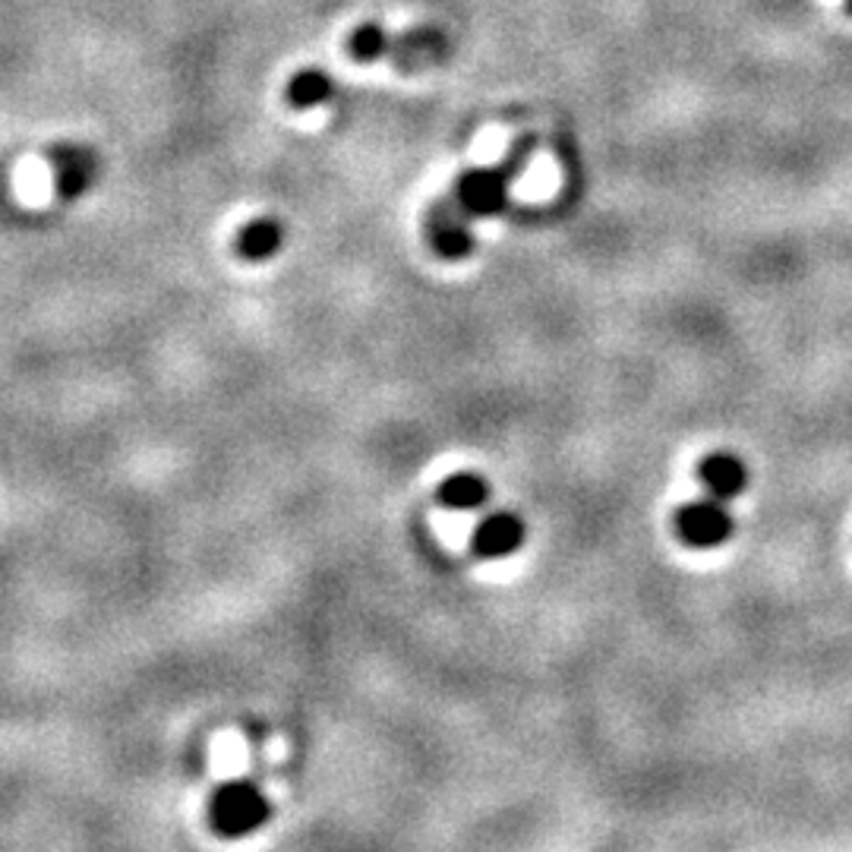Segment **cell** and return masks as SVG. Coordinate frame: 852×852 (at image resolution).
Segmentation results:
<instances>
[{
    "label": "cell",
    "instance_id": "7",
    "mask_svg": "<svg viewBox=\"0 0 852 852\" xmlns=\"http://www.w3.org/2000/svg\"><path fill=\"white\" fill-rule=\"evenodd\" d=\"M698 480L705 483V490L714 500H736L746 486H749V468L746 461L729 452H714L698 464Z\"/></svg>",
    "mask_w": 852,
    "mask_h": 852
},
{
    "label": "cell",
    "instance_id": "3",
    "mask_svg": "<svg viewBox=\"0 0 852 852\" xmlns=\"http://www.w3.org/2000/svg\"><path fill=\"white\" fill-rule=\"evenodd\" d=\"M515 177L500 167H480V171H468L461 174L455 184V203L471 218H490L500 215L502 208L509 206V184Z\"/></svg>",
    "mask_w": 852,
    "mask_h": 852
},
{
    "label": "cell",
    "instance_id": "12",
    "mask_svg": "<svg viewBox=\"0 0 852 852\" xmlns=\"http://www.w3.org/2000/svg\"><path fill=\"white\" fill-rule=\"evenodd\" d=\"M843 7H846V13H850V17H852V0H846V3H843Z\"/></svg>",
    "mask_w": 852,
    "mask_h": 852
},
{
    "label": "cell",
    "instance_id": "4",
    "mask_svg": "<svg viewBox=\"0 0 852 852\" xmlns=\"http://www.w3.org/2000/svg\"><path fill=\"white\" fill-rule=\"evenodd\" d=\"M468 218L471 215L458 206L455 196H452V203L445 199V203L430 208V215H427V237H430V247H433L439 259L455 263V259H464V256L474 253V234L468 228Z\"/></svg>",
    "mask_w": 852,
    "mask_h": 852
},
{
    "label": "cell",
    "instance_id": "2",
    "mask_svg": "<svg viewBox=\"0 0 852 852\" xmlns=\"http://www.w3.org/2000/svg\"><path fill=\"white\" fill-rule=\"evenodd\" d=\"M676 534L695 550H714L736 534V519L723 500H698L676 512Z\"/></svg>",
    "mask_w": 852,
    "mask_h": 852
},
{
    "label": "cell",
    "instance_id": "6",
    "mask_svg": "<svg viewBox=\"0 0 852 852\" xmlns=\"http://www.w3.org/2000/svg\"><path fill=\"white\" fill-rule=\"evenodd\" d=\"M54 189L61 199H80L95 181V155L83 146H61L51 152Z\"/></svg>",
    "mask_w": 852,
    "mask_h": 852
},
{
    "label": "cell",
    "instance_id": "1",
    "mask_svg": "<svg viewBox=\"0 0 852 852\" xmlns=\"http://www.w3.org/2000/svg\"><path fill=\"white\" fill-rule=\"evenodd\" d=\"M269 814L271 805L266 792L250 780H230V783L212 792V802H208L212 831L228 836V840L256 833L269 821Z\"/></svg>",
    "mask_w": 852,
    "mask_h": 852
},
{
    "label": "cell",
    "instance_id": "11",
    "mask_svg": "<svg viewBox=\"0 0 852 852\" xmlns=\"http://www.w3.org/2000/svg\"><path fill=\"white\" fill-rule=\"evenodd\" d=\"M389 44L392 42H389V35H386L382 25H376V22H360L351 35H348L345 51H348L357 63H373L379 61V58H386Z\"/></svg>",
    "mask_w": 852,
    "mask_h": 852
},
{
    "label": "cell",
    "instance_id": "5",
    "mask_svg": "<svg viewBox=\"0 0 852 852\" xmlns=\"http://www.w3.org/2000/svg\"><path fill=\"white\" fill-rule=\"evenodd\" d=\"M524 537H527V527L515 512H493L474 527L471 546L480 560H505L519 553Z\"/></svg>",
    "mask_w": 852,
    "mask_h": 852
},
{
    "label": "cell",
    "instance_id": "8",
    "mask_svg": "<svg viewBox=\"0 0 852 852\" xmlns=\"http://www.w3.org/2000/svg\"><path fill=\"white\" fill-rule=\"evenodd\" d=\"M285 247V228L278 218H253L234 237V250L247 263H266Z\"/></svg>",
    "mask_w": 852,
    "mask_h": 852
},
{
    "label": "cell",
    "instance_id": "10",
    "mask_svg": "<svg viewBox=\"0 0 852 852\" xmlns=\"http://www.w3.org/2000/svg\"><path fill=\"white\" fill-rule=\"evenodd\" d=\"M335 95V80L329 73H322L319 66H304L297 70L288 85H285V102L294 111H310L326 104Z\"/></svg>",
    "mask_w": 852,
    "mask_h": 852
},
{
    "label": "cell",
    "instance_id": "9",
    "mask_svg": "<svg viewBox=\"0 0 852 852\" xmlns=\"http://www.w3.org/2000/svg\"><path fill=\"white\" fill-rule=\"evenodd\" d=\"M486 500H490V483L474 471H458L452 478L442 480L437 490L439 505L452 509V512H474Z\"/></svg>",
    "mask_w": 852,
    "mask_h": 852
}]
</instances>
